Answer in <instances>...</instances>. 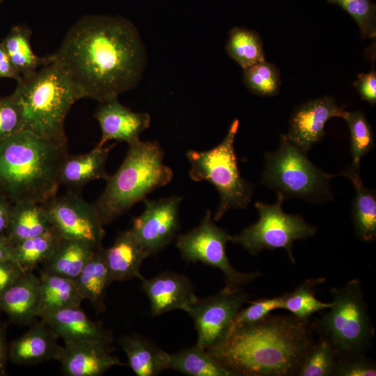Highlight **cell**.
I'll return each instance as SVG.
<instances>
[{"label": "cell", "mask_w": 376, "mask_h": 376, "mask_svg": "<svg viewBox=\"0 0 376 376\" xmlns=\"http://www.w3.org/2000/svg\"><path fill=\"white\" fill-rule=\"evenodd\" d=\"M128 146L122 164L106 180L104 190L93 203L103 225L116 221L173 177L163 162L164 152L158 142L139 139Z\"/></svg>", "instance_id": "277c9868"}, {"label": "cell", "mask_w": 376, "mask_h": 376, "mask_svg": "<svg viewBox=\"0 0 376 376\" xmlns=\"http://www.w3.org/2000/svg\"><path fill=\"white\" fill-rule=\"evenodd\" d=\"M315 342L309 321L269 313L233 326L221 343L206 350L236 376H297Z\"/></svg>", "instance_id": "7a4b0ae2"}, {"label": "cell", "mask_w": 376, "mask_h": 376, "mask_svg": "<svg viewBox=\"0 0 376 376\" xmlns=\"http://www.w3.org/2000/svg\"><path fill=\"white\" fill-rule=\"evenodd\" d=\"M261 182L284 199L299 198L313 203L332 199L331 179L307 157L305 152L281 134L278 149L267 152Z\"/></svg>", "instance_id": "ba28073f"}, {"label": "cell", "mask_w": 376, "mask_h": 376, "mask_svg": "<svg viewBox=\"0 0 376 376\" xmlns=\"http://www.w3.org/2000/svg\"><path fill=\"white\" fill-rule=\"evenodd\" d=\"M67 144L20 131L0 140V197L42 204L57 194Z\"/></svg>", "instance_id": "3957f363"}, {"label": "cell", "mask_w": 376, "mask_h": 376, "mask_svg": "<svg viewBox=\"0 0 376 376\" xmlns=\"http://www.w3.org/2000/svg\"><path fill=\"white\" fill-rule=\"evenodd\" d=\"M226 51L243 70L265 60L260 35L246 28L235 26L230 30Z\"/></svg>", "instance_id": "1f68e13d"}, {"label": "cell", "mask_w": 376, "mask_h": 376, "mask_svg": "<svg viewBox=\"0 0 376 376\" xmlns=\"http://www.w3.org/2000/svg\"><path fill=\"white\" fill-rule=\"evenodd\" d=\"M345 109L331 96L310 100L292 112L286 136L302 151L307 152L322 140L329 120L342 118Z\"/></svg>", "instance_id": "5bb4252c"}, {"label": "cell", "mask_w": 376, "mask_h": 376, "mask_svg": "<svg viewBox=\"0 0 376 376\" xmlns=\"http://www.w3.org/2000/svg\"><path fill=\"white\" fill-rule=\"evenodd\" d=\"M335 360L331 346L320 337L305 357L297 376H331Z\"/></svg>", "instance_id": "d590c367"}, {"label": "cell", "mask_w": 376, "mask_h": 376, "mask_svg": "<svg viewBox=\"0 0 376 376\" xmlns=\"http://www.w3.org/2000/svg\"><path fill=\"white\" fill-rule=\"evenodd\" d=\"M14 92L23 111L24 130L67 144L65 120L74 103L83 98L68 73L57 63L22 79Z\"/></svg>", "instance_id": "5b68a950"}, {"label": "cell", "mask_w": 376, "mask_h": 376, "mask_svg": "<svg viewBox=\"0 0 376 376\" xmlns=\"http://www.w3.org/2000/svg\"><path fill=\"white\" fill-rule=\"evenodd\" d=\"M25 272L14 261L0 263V298Z\"/></svg>", "instance_id": "b9f144b4"}, {"label": "cell", "mask_w": 376, "mask_h": 376, "mask_svg": "<svg viewBox=\"0 0 376 376\" xmlns=\"http://www.w3.org/2000/svg\"><path fill=\"white\" fill-rule=\"evenodd\" d=\"M40 301L38 317L55 311L80 307L84 299L75 281L43 270L40 272Z\"/></svg>", "instance_id": "4316f807"}, {"label": "cell", "mask_w": 376, "mask_h": 376, "mask_svg": "<svg viewBox=\"0 0 376 376\" xmlns=\"http://www.w3.org/2000/svg\"><path fill=\"white\" fill-rule=\"evenodd\" d=\"M8 361V345L6 339V327L0 321V376L6 375Z\"/></svg>", "instance_id": "f6af8a7d"}, {"label": "cell", "mask_w": 376, "mask_h": 376, "mask_svg": "<svg viewBox=\"0 0 376 376\" xmlns=\"http://www.w3.org/2000/svg\"><path fill=\"white\" fill-rule=\"evenodd\" d=\"M359 167L360 164H352L339 175L349 178L354 187L351 217L356 236L363 242H373L376 239V193L364 185Z\"/></svg>", "instance_id": "603a6c76"}, {"label": "cell", "mask_w": 376, "mask_h": 376, "mask_svg": "<svg viewBox=\"0 0 376 376\" xmlns=\"http://www.w3.org/2000/svg\"><path fill=\"white\" fill-rule=\"evenodd\" d=\"M251 296L242 289L224 288L216 295L198 297L186 311L194 322L198 336L196 345L208 350L221 343L237 313Z\"/></svg>", "instance_id": "7c38bea8"}, {"label": "cell", "mask_w": 376, "mask_h": 376, "mask_svg": "<svg viewBox=\"0 0 376 376\" xmlns=\"http://www.w3.org/2000/svg\"><path fill=\"white\" fill-rule=\"evenodd\" d=\"M31 29L26 24H16L11 27L1 42L8 58L22 79L32 76L38 68L52 63L51 55L38 56L33 51Z\"/></svg>", "instance_id": "cb8c5ba5"}, {"label": "cell", "mask_w": 376, "mask_h": 376, "mask_svg": "<svg viewBox=\"0 0 376 376\" xmlns=\"http://www.w3.org/2000/svg\"><path fill=\"white\" fill-rule=\"evenodd\" d=\"M83 98L105 102L137 86L146 52L136 27L121 16L87 15L71 26L50 54Z\"/></svg>", "instance_id": "6da1fadb"}, {"label": "cell", "mask_w": 376, "mask_h": 376, "mask_svg": "<svg viewBox=\"0 0 376 376\" xmlns=\"http://www.w3.org/2000/svg\"><path fill=\"white\" fill-rule=\"evenodd\" d=\"M40 318L65 343L95 341L111 346L110 331L91 320L81 307L59 309Z\"/></svg>", "instance_id": "ac0fdd59"}, {"label": "cell", "mask_w": 376, "mask_h": 376, "mask_svg": "<svg viewBox=\"0 0 376 376\" xmlns=\"http://www.w3.org/2000/svg\"><path fill=\"white\" fill-rule=\"evenodd\" d=\"M63 238L52 226L39 235L13 245V260L24 272H33L50 258Z\"/></svg>", "instance_id": "f546056e"}, {"label": "cell", "mask_w": 376, "mask_h": 376, "mask_svg": "<svg viewBox=\"0 0 376 376\" xmlns=\"http://www.w3.org/2000/svg\"><path fill=\"white\" fill-rule=\"evenodd\" d=\"M182 196H172L158 200L144 198L143 212L133 218L132 231L148 255L166 246L180 228L179 207Z\"/></svg>", "instance_id": "4fadbf2b"}, {"label": "cell", "mask_w": 376, "mask_h": 376, "mask_svg": "<svg viewBox=\"0 0 376 376\" xmlns=\"http://www.w3.org/2000/svg\"><path fill=\"white\" fill-rule=\"evenodd\" d=\"M332 304L314 322L320 337L331 346L336 358L365 354L372 345L375 328L359 279L331 290Z\"/></svg>", "instance_id": "8992f818"}, {"label": "cell", "mask_w": 376, "mask_h": 376, "mask_svg": "<svg viewBox=\"0 0 376 376\" xmlns=\"http://www.w3.org/2000/svg\"><path fill=\"white\" fill-rule=\"evenodd\" d=\"M9 260H13V244L6 235H0V263Z\"/></svg>", "instance_id": "bcb514c9"}, {"label": "cell", "mask_w": 376, "mask_h": 376, "mask_svg": "<svg viewBox=\"0 0 376 376\" xmlns=\"http://www.w3.org/2000/svg\"><path fill=\"white\" fill-rule=\"evenodd\" d=\"M0 78L13 79L19 82L22 77L12 65L3 43L0 42Z\"/></svg>", "instance_id": "7bdbcfd3"}, {"label": "cell", "mask_w": 376, "mask_h": 376, "mask_svg": "<svg viewBox=\"0 0 376 376\" xmlns=\"http://www.w3.org/2000/svg\"><path fill=\"white\" fill-rule=\"evenodd\" d=\"M58 337L43 321L33 325L8 345V360L19 365H35L58 360L63 347Z\"/></svg>", "instance_id": "d6986e66"}, {"label": "cell", "mask_w": 376, "mask_h": 376, "mask_svg": "<svg viewBox=\"0 0 376 376\" xmlns=\"http://www.w3.org/2000/svg\"><path fill=\"white\" fill-rule=\"evenodd\" d=\"M111 346L95 341L65 343L58 361L67 376H100L113 366H124L111 354Z\"/></svg>", "instance_id": "e0dca14e"}, {"label": "cell", "mask_w": 376, "mask_h": 376, "mask_svg": "<svg viewBox=\"0 0 376 376\" xmlns=\"http://www.w3.org/2000/svg\"><path fill=\"white\" fill-rule=\"evenodd\" d=\"M346 11L357 24L362 38L376 37V4L371 0H327Z\"/></svg>", "instance_id": "8d00e7d4"}, {"label": "cell", "mask_w": 376, "mask_h": 376, "mask_svg": "<svg viewBox=\"0 0 376 376\" xmlns=\"http://www.w3.org/2000/svg\"><path fill=\"white\" fill-rule=\"evenodd\" d=\"M99 103L94 113L102 132L98 146H104L110 140L129 145L139 140L140 134L150 127V114L132 111L122 104L118 97Z\"/></svg>", "instance_id": "9a60e30c"}, {"label": "cell", "mask_w": 376, "mask_h": 376, "mask_svg": "<svg viewBox=\"0 0 376 376\" xmlns=\"http://www.w3.org/2000/svg\"><path fill=\"white\" fill-rule=\"evenodd\" d=\"M361 100L371 105L376 104V72L373 69L368 73H359L354 82Z\"/></svg>", "instance_id": "60d3db41"}, {"label": "cell", "mask_w": 376, "mask_h": 376, "mask_svg": "<svg viewBox=\"0 0 376 376\" xmlns=\"http://www.w3.org/2000/svg\"><path fill=\"white\" fill-rule=\"evenodd\" d=\"M53 226L42 205L34 202L13 203L6 236L13 245L39 235Z\"/></svg>", "instance_id": "83f0119b"}, {"label": "cell", "mask_w": 376, "mask_h": 376, "mask_svg": "<svg viewBox=\"0 0 376 376\" xmlns=\"http://www.w3.org/2000/svg\"><path fill=\"white\" fill-rule=\"evenodd\" d=\"M276 195V201L273 204L255 203L258 220L233 236L231 242L241 245L253 255L263 250L284 249L290 261L295 263L292 251L294 242L313 236L317 228L299 214L285 213L282 208L284 198Z\"/></svg>", "instance_id": "9c48e42d"}, {"label": "cell", "mask_w": 376, "mask_h": 376, "mask_svg": "<svg viewBox=\"0 0 376 376\" xmlns=\"http://www.w3.org/2000/svg\"><path fill=\"white\" fill-rule=\"evenodd\" d=\"M4 0H0V5Z\"/></svg>", "instance_id": "7dc6e473"}, {"label": "cell", "mask_w": 376, "mask_h": 376, "mask_svg": "<svg viewBox=\"0 0 376 376\" xmlns=\"http://www.w3.org/2000/svg\"><path fill=\"white\" fill-rule=\"evenodd\" d=\"M239 125V120H234L223 141L214 148L186 153L191 165L190 178L210 182L219 194L214 221L221 219L232 209H245L251 201L255 185L242 176L234 148Z\"/></svg>", "instance_id": "52a82bcc"}, {"label": "cell", "mask_w": 376, "mask_h": 376, "mask_svg": "<svg viewBox=\"0 0 376 376\" xmlns=\"http://www.w3.org/2000/svg\"><path fill=\"white\" fill-rule=\"evenodd\" d=\"M104 255L112 283L143 279L140 267L149 255L131 229L119 232Z\"/></svg>", "instance_id": "7402d4cb"}, {"label": "cell", "mask_w": 376, "mask_h": 376, "mask_svg": "<svg viewBox=\"0 0 376 376\" xmlns=\"http://www.w3.org/2000/svg\"><path fill=\"white\" fill-rule=\"evenodd\" d=\"M141 281L150 301L152 316L177 309L187 311L198 298L189 278L181 274L165 272Z\"/></svg>", "instance_id": "2e32d148"}, {"label": "cell", "mask_w": 376, "mask_h": 376, "mask_svg": "<svg viewBox=\"0 0 376 376\" xmlns=\"http://www.w3.org/2000/svg\"><path fill=\"white\" fill-rule=\"evenodd\" d=\"M94 251L81 242L63 238L53 254L42 265V270L74 280Z\"/></svg>", "instance_id": "f1b7e54d"}, {"label": "cell", "mask_w": 376, "mask_h": 376, "mask_svg": "<svg viewBox=\"0 0 376 376\" xmlns=\"http://www.w3.org/2000/svg\"><path fill=\"white\" fill-rule=\"evenodd\" d=\"M342 118L347 123L350 130L352 164L359 165L362 157L375 147L373 131L361 111H345Z\"/></svg>", "instance_id": "e575fe53"}, {"label": "cell", "mask_w": 376, "mask_h": 376, "mask_svg": "<svg viewBox=\"0 0 376 376\" xmlns=\"http://www.w3.org/2000/svg\"><path fill=\"white\" fill-rule=\"evenodd\" d=\"M375 362L365 354L336 358L331 376H375Z\"/></svg>", "instance_id": "f35d334b"}, {"label": "cell", "mask_w": 376, "mask_h": 376, "mask_svg": "<svg viewBox=\"0 0 376 376\" xmlns=\"http://www.w3.org/2000/svg\"><path fill=\"white\" fill-rule=\"evenodd\" d=\"M243 81L252 93L264 97L277 95L281 85L279 70L265 59L244 69Z\"/></svg>", "instance_id": "836d02e7"}, {"label": "cell", "mask_w": 376, "mask_h": 376, "mask_svg": "<svg viewBox=\"0 0 376 376\" xmlns=\"http://www.w3.org/2000/svg\"><path fill=\"white\" fill-rule=\"evenodd\" d=\"M325 281V278L307 279L293 291L283 294V309L290 312L297 319L308 322L315 313L329 308L332 302H323L315 297V288Z\"/></svg>", "instance_id": "d6a6232c"}, {"label": "cell", "mask_w": 376, "mask_h": 376, "mask_svg": "<svg viewBox=\"0 0 376 376\" xmlns=\"http://www.w3.org/2000/svg\"><path fill=\"white\" fill-rule=\"evenodd\" d=\"M52 225L63 238L81 242L93 250L102 248L105 231L94 204L68 190L40 204Z\"/></svg>", "instance_id": "8fae6325"}, {"label": "cell", "mask_w": 376, "mask_h": 376, "mask_svg": "<svg viewBox=\"0 0 376 376\" xmlns=\"http://www.w3.org/2000/svg\"><path fill=\"white\" fill-rule=\"evenodd\" d=\"M24 130L23 111L17 95L13 92L0 97V140Z\"/></svg>", "instance_id": "74e56055"}, {"label": "cell", "mask_w": 376, "mask_h": 376, "mask_svg": "<svg viewBox=\"0 0 376 376\" xmlns=\"http://www.w3.org/2000/svg\"><path fill=\"white\" fill-rule=\"evenodd\" d=\"M118 343L137 376H155L168 368L169 353L138 335L124 336Z\"/></svg>", "instance_id": "d4e9b609"}, {"label": "cell", "mask_w": 376, "mask_h": 376, "mask_svg": "<svg viewBox=\"0 0 376 376\" xmlns=\"http://www.w3.org/2000/svg\"><path fill=\"white\" fill-rule=\"evenodd\" d=\"M40 282L33 272H25L0 298V311L17 324H28L38 317Z\"/></svg>", "instance_id": "44dd1931"}, {"label": "cell", "mask_w": 376, "mask_h": 376, "mask_svg": "<svg viewBox=\"0 0 376 376\" xmlns=\"http://www.w3.org/2000/svg\"><path fill=\"white\" fill-rule=\"evenodd\" d=\"M115 146L104 148L96 146L88 152L71 155L68 153L63 158L58 173L59 185L68 190L79 191L88 182L99 180H107L106 162L109 151Z\"/></svg>", "instance_id": "ffe728a7"}, {"label": "cell", "mask_w": 376, "mask_h": 376, "mask_svg": "<svg viewBox=\"0 0 376 376\" xmlns=\"http://www.w3.org/2000/svg\"><path fill=\"white\" fill-rule=\"evenodd\" d=\"M74 281L84 299L89 300L97 313L105 311L106 291L112 281L103 247L93 251Z\"/></svg>", "instance_id": "484cf974"}, {"label": "cell", "mask_w": 376, "mask_h": 376, "mask_svg": "<svg viewBox=\"0 0 376 376\" xmlns=\"http://www.w3.org/2000/svg\"><path fill=\"white\" fill-rule=\"evenodd\" d=\"M168 368L189 376H236L206 350L196 345L177 353L169 354Z\"/></svg>", "instance_id": "4dcf8cb0"}, {"label": "cell", "mask_w": 376, "mask_h": 376, "mask_svg": "<svg viewBox=\"0 0 376 376\" xmlns=\"http://www.w3.org/2000/svg\"><path fill=\"white\" fill-rule=\"evenodd\" d=\"M283 303V295L252 301L248 307L240 310L233 326L259 321L274 310L282 308Z\"/></svg>", "instance_id": "ab89813d"}, {"label": "cell", "mask_w": 376, "mask_h": 376, "mask_svg": "<svg viewBox=\"0 0 376 376\" xmlns=\"http://www.w3.org/2000/svg\"><path fill=\"white\" fill-rule=\"evenodd\" d=\"M13 203L0 197V235H6L8 230Z\"/></svg>", "instance_id": "ee69618b"}, {"label": "cell", "mask_w": 376, "mask_h": 376, "mask_svg": "<svg viewBox=\"0 0 376 376\" xmlns=\"http://www.w3.org/2000/svg\"><path fill=\"white\" fill-rule=\"evenodd\" d=\"M232 237L226 229L215 224L211 211L207 210L199 225L179 235L175 244L185 261L200 262L219 269L224 278V288L238 290L261 276L262 273L240 272L231 265L226 244Z\"/></svg>", "instance_id": "30bf717a"}]
</instances>
